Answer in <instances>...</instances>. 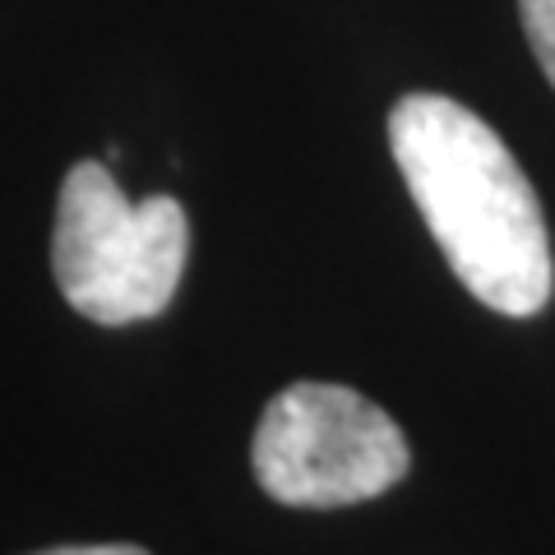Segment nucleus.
<instances>
[{
  "instance_id": "obj_1",
  "label": "nucleus",
  "mask_w": 555,
  "mask_h": 555,
  "mask_svg": "<svg viewBox=\"0 0 555 555\" xmlns=\"http://www.w3.org/2000/svg\"><path fill=\"white\" fill-rule=\"evenodd\" d=\"M389 149L459 283L500 315H537L555 287L551 236L505 139L454 98L408 93L389 112Z\"/></svg>"
},
{
  "instance_id": "obj_5",
  "label": "nucleus",
  "mask_w": 555,
  "mask_h": 555,
  "mask_svg": "<svg viewBox=\"0 0 555 555\" xmlns=\"http://www.w3.org/2000/svg\"><path fill=\"white\" fill-rule=\"evenodd\" d=\"M38 555H149L144 546H130V542H98V546H51Z\"/></svg>"
},
{
  "instance_id": "obj_3",
  "label": "nucleus",
  "mask_w": 555,
  "mask_h": 555,
  "mask_svg": "<svg viewBox=\"0 0 555 555\" xmlns=\"http://www.w3.org/2000/svg\"><path fill=\"white\" fill-rule=\"evenodd\" d=\"M255 481L297 509H343L393 491L408 477V440L398 422L347 385L301 379L259 416Z\"/></svg>"
},
{
  "instance_id": "obj_4",
  "label": "nucleus",
  "mask_w": 555,
  "mask_h": 555,
  "mask_svg": "<svg viewBox=\"0 0 555 555\" xmlns=\"http://www.w3.org/2000/svg\"><path fill=\"white\" fill-rule=\"evenodd\" d=\"M518 20H524L537 65H542V75L555 89V0H518Z\"/></svg>"
},
{
  "instance_id": "obj_2",
  "label": "nucleus",
  "mask_w": 555,
  "mask_h": 555,
  "mask_svg": "<svg viewBox=\"0 0 555 555\" xmlns=\"http://www.w3.org/2000/svg\"><path fill=\"white\" fill-rule=\"evenodd\" d=\"M190 255L185 208L171 195L126 199L102 163H75L56 195L51 273L93 324L153 320L171 306Z\"/></svg>"
}]
</instances>
